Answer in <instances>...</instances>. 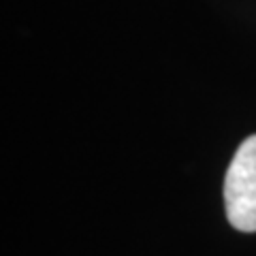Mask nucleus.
<instances>
[{"mask_svg": "<svg viewBox=\"0 0 256 256\" xmlns=\"http://www.w3.org/2000/svg\"><path fill=\"white\" fill-rule=\"evenodd\" d=\"M226 218L237 230L256 233V134L235 152L224 178Z\"/></svg>", "mask_w": 256, "mask_h": 256, "instance_id": "obj_1", "label": "nucleus"}]
</instances>
